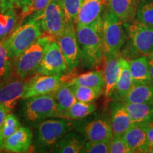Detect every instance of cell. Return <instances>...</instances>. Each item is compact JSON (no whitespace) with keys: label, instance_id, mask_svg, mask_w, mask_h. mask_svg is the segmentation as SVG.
<instances>
[{"label":"cell","instance_id":"6da1fadb","mask_svg":"<svg viewBox=\"0 0 153 153\" xmlns=\"http://www.w3.org/2000/svg\"><path fill=\"white\" fill-rule=\"evenodd\" d=\"M80 51V64L83 68L98 65L104 57L102 36V16L86 26L76 28Z\"/></svg>","mask_w":153,"mask_h":153},{"label":"cell","instance_id":"7a4b0ae2","mask_svg":"<svg viewBox=\"0 0 153 153\" xmlns=\"http://www.w3.org/2000/svg\"><path fill=\"white\" fill-rule=\"evenodd\" d=\"M34 128L31 150L36 152H51L59 140L73 129L72 120L64 118H47Z\"/></svg>","mask_w":153,"mask_h":153},{"label":"cell","instance_id":"3957f363","mask_svg":"<svg viewBox=\"0 0 153 153\" xmlns=\"http://www.w3.org/2000/svg\"><path fill=\"white\" fill-rule=\"evenodd\" d=\"M73 129L87 141H111L113 132L109 109L95 111L81 119L72 120Z\"/></svg>","mask_w":153,"mask_h":153},{"label":"cell","instance_id":"277c9868","mask_svg":"<svg viewBox=\"0 0 153 153\" xmlns=\"http://www.w3.org/2000/svg\"><path fill=\"white\" fill-rule=\"evenodd\" d=\"M127 38L121 53L128 60L143 55H151L153 52V28L137 21L127 26Z\"/></svg>","mask_w":153,"mask_h":153},{"label":"cell","instance_id":"5b68a950","mask_svg":"<svg viewBox=\"0 0 153 153\" xmlns=\"http://www.w3.org/2000/svg\"><path fill=\"white\" fill-rule=\"evenodd\" d=\"M19 111L24 123L32 126L47 118L57 117V108L54 93L22 99Z\"/></svg>","mask_w":153,"mask_h":153},{"label":"cell","instance_id":"8992f818","mask_svg":"<svg viewBox=\"0 0 153 153\" xmlns=\"http://www.w3.org/2000/svg\"><path fill=\"white\" fill-rule=\"evenodd\" d=\"M26 17L27 19L21 22L4 41L11 60L16 58L43 36L37 19L30 16Z\"/></svg>","mask_w":153,"mask_h":153},{"label":"cell","instance_id":"52a82bcc","mask_svg":"<svg viewBox=\"0 0 153 153\" xmlns=\"http://www.w3.org/2000/svg\"><path fill=\"white\" fill-rule=\"evenodd\" d=\"M52 38L48 36L40 37L33 44L15 58L13 62L15 74L26 78L35 73Z\"/></svg>","mask_w":153,"mask_h":153},{"label":"cell","instance_id":"ba28073f","mask_svg":"<svg viewBox=\"0 0 153 153\" xmlns=\"http://www.w3.org/2000/svg\"><path fill=\"white\" fill-rule=\"evenodd\" d=\"M104 55L120 54L126 41L123 23L109 9L102 16Z\"/></svg>","mask_w":153,"mask_h":153},{"label":"cell","instance_id":"9c48e42d","mask_svg":"<svg viewBox=\"0 0 153 153\" xmlns=\"http://www.w3.org/2000/svg\"><path fill=\"white\" fill-rule=\"evenodd\" d=\"M42 31L52 39L64 31L68 25L62 0H53L38 17Z\"/></svg>","mask_w":153,"mask_h":153},{"label":"cell","instance_id":"30bf717a","mask_svg":"<svg viewBox=\"0 0 153 153\" xmlns=\"http://www.w3.org/2000/svg\"><path fill=\"white\" fill-rule=\"evenodd\" d=\"M65 60L68 72L74 71L80 65V51L74 23L68 22L65 29L55 38Z\"/></svg>","mask_w":153,"mask_h":153},{"label":"cell","instance_id":"8fae6325","mask_svg":"<svg viewBox=\"0 0 153 153\" xmlns=\"http://www.w3.org/2000/svg\"><path fill=\"white\" fill-rule=\"evenodd\" d=\"M68 72V66L58 43L53 39L49 43L35 73L65 75Z\"/></svg>","mask_w":153,"mask_h":153},{"label":"cell","instance_id":"7c38bea8","mask_svg":"<svg viewBox=\"0 0 153 153\" xmlns=\"http://www.w3.org/2000/svg\"><path fill=\"white\" fill-rule=\"evenodd\" d=\"M64 75L36 74L26 82L22 99L54 93L64 83Z\"/></svg>","mask_w":153,"mask_h":153},{"label":"cell","instance_id":"4fadbf2b","mask_svg":"<svg viewBox=\"0 0 153 153\" xmlns=\"http://www.w3.org/2000/svg\"><path fill=\"white\" fill-rule=\"evenodd\" d=\"M26 82V78L16 74L0 82V106L12 111L19 99H22Z\"/></svg>","mask_w":153,"mask_h":153},{"label":"cell","instance_id":"5bb4252c","mask_svg":"<svg viewBox=\"0 0 153 153\" xmlns=\"http://www.w3.org/2000/svg\"><path fill=\"white\" fill-rule=\"evenodd\" d=\"M33 133L28 127L22 126L7 137L1 145V150L10 152H27L31 150Z\"/></svg>","mask_w":153,"mask_h":153},{"label":"cell","instance_id":"9a60e30c","mask_svg":"<svg viewBox=\"0 0 153 153\" xmlns=\"http://www.w3.org/2000/svg\"><path fill=\"white\" fill-rule=\"evenodd\" d=\"M149 125L133 124L122 135L131 153L147 152L148 148L147 131Z\"/></svg>","mask_w":153,"mask_h":153},{"label":"cell","instance_id":"2e32d148","mask_svg":"<svg viewBox=\"0 0 153 153\" xmlns=\"http://www.w3.org/2000/svg\"><path fill=\"white\" fill-rule=\"evenodd\" d=\"M113 135H123L133 125L123 102L113 100L108 103Z\"/></svg>","mask_w":153,"mask_h":153},{"label":"cell","instance_id":"e0dca14e","mask_svg":"<svg viewBox=\"0 0 153 153\" xmlns=\"http://www.w3.org/2000/svg\"><path fill=\"white\" fill-rule=\"evenodd\" d=\"M107 2L108 0H83L75 21L76 27L90 24L102 16L101 13Z\"/></svg>","mask_w":153,"mask_h":153},{"label":"cell","instance_id":"ac0fdd59","mask_svg":"<svg viewBox=\"0 0 153 153\" xmlns=\"http://www.w3.org/2000/svg\"><path fill=\"white\" fill-rule=\"evenodd\" d=\"M120 54L104 55V68L102 71L105 83L104 94L106 97L111 95L120 70Z\"/></svg>","mask_w":153,"mask_h":153},{"label":"cell","instance_id":"d6986e66","mask_svg":"<svg viewBox=\"0 0 153 153\" xmlns=\"http://www.w3.org/2000/svg\"><path fill=\"white\" fill-rule=\"evenodd\" d=\"M120 70L118 78L110 98L113 100L123 101L133 86V81L130 72L128 62L123 57H120Z\"/></svg>","mask_w":153,"mask_h":153},{"label":"cell","instance_id":"ffe728a7","mask_svg":"<svg viewBox=\"0 0 153 153\" xmlns=\"http://www.w3.org/2000/svg\"><path fill=\"white\" fill-rule=\"evenodd\" d=\"M87 140L77 131H70L59 140L51 152L54 153H77L85 145Z\"/></svg>","mask_w":153,"mask_h":153},{"label":"cell","instance_id":"44dd1931","mask_svg":"<svg viewBox=\"0 0 153 153\" xmlns=\"http://www.w3.org/2000/svg\"><path fill=\"white\" fill-rule=\"evenodd\" d=\"M123 104L133 124L153 123V103L123 102Z\"/></svg>","mask_w":153,"mask_h":153},{"label":"cell","instance_id":"7402d4cb","mask_svg":"<svg viewBox=\"0 0 153 153\" xmlns=\"http://www.w3.org/2000/svg\"><path fill=\"white\" fill-rule=\"evenodd\" d=\"M108 8L123 23H128L136 16L139 0H108Z\"/></svg>","mask_w":153,"mask_h":153},{"label":"cell","instance_id":"603a6c76","mask_svg":"<svg viewBox=\"0 0 153 153\" xmlns=\"http://www.w3.org/2000/svg\"><path fill=\"white\" fill-rule=\"evenodd\" d=\"M133 84H152L148 56H140L128 60ZM153 84V83H152Z\"/></svg>","mask_w":153,"mask_h":153},{"label":"cell","instance_id":"cb8c5ba5","mask_svg":"<svg viewBox=\"0 0 153 153\" xmlns=\"http://www.w3.org/2000/svg\"><path fill=\"white\" fill-rule=\"evenodd\" d=\"M126 103H153V84H136L122 101Z\"/></svg>","mask_w":153,"mask_h":153},{"label":"cell","instance_id":"d4e9b609","mask_svg":"<svg viewBox=\"0 0 153 153\" xmlns=\"http://www.w3.org/2000/svg\"><path fill=\"white\" fill-rule=\"evenodd\" d=\"M55 101L57 103V116L68 109L76 101V97L72 91L69 82L62 83L54 92Z\"/></svg>","mask_w":153,"mask_h":153},{"label":"cell","instance_id":"484cf974","mask_svg":"<svg viewBox=\"0 0 153 153\" xmlns=\"http://www.w3.org/2000/svg\"><path fill=\"white\" fill-rule=\"evenodd\" d=\"M97 110V106L94 103H86L76 101L68 109L59 115L58 118L74 120L81 119L91 114Z\"/></svg>","mask_w":153,"mask_h":153},{"label":"cell","instance_id":"4316f807","mask_svg":"<svg viewBox=\"0 0 153 153\" xmlns=\"http://www.w3.org/2000/svg\"><path fill=\"white\" fill-rule=\"evenodd\" d=\"M14 7L0 9V42L9 37L16 28L17 16Z\"/></svg>","mask_w":153,"mask_h":153},{"label":"cell","instance_id":"83f0119b","mask_svg":"<svg viewBox=\"0 0 153 153\" xmlns=\"http://www.w3.org/2000/svg\"><path fill=\"white\" fill-rule=\"evenodd\" d=\"M70 84L90 87L104 88L105 83L101 71H91L72 77Z\"/></svg>","mask_w":153,"mask_h":153},{"label":"cell","instance_id":"f1b7e54d","mask_svg":"<svg viewBox=\"0 0 153 153\" xmlns=\"http://www.w3.org/2000/svg\"><path fill=\"white\" fill-rule=\"evenodd\" d=\"M70 87L75 96L76 101L82 102L92 103L104 92V88L90 87L72 84H70Z\"/></svg>","mask_w":153,"mask_h":153},{"label":"cell","instance_id":"f546056e","mask_svg":"<svg viewBox=\"0 0 153 153\" xmlns=\"http://www.w3.org/2000/svg\"><path fill=\"white\" fill-rule=\"evenodd\" d=\"M4 41L0 42V82L9 79L14 72Z\"/></svg>","mask_w":153,"mask_h":153},{"label":"cell","instance_id":"4dcf8cb0","mask_svg":"<svg viewBox=\"0 0 153 153\" xmlns=\"http://www.w3.org/2000/svg\"><path fill=\"white\" fill-rule=\"evenodd\" d=\"M20 126L21 123L19 118L12 113H9L0 127V150L4 141L12 135Z\"/></svg>","mask_w":153,"mask_h":153},{"label":"cell","instance_id":"1f68e13d","mask_svg":"<svg viewBox=\"0 0 153 153\" xmlns=\"http://www.w3.org/2000/svg\"><path fill=\"white\" fill-rule=\"evenodd\" d=\"M136 16L137 22L153 28V1L139 3Z\"/></svg>","mask_w":153,"mask_h":153},{"label":"cell","instance_id":"d6a6232c","mask_svg":"<svg viewBox=\"0 0 153 153\" xmlns=\"http://www.w3.org/2000/svg\"><path fill=\"white\" fill-rule=\"evenodd\" d=\"M82 2L83 0H62L63 8L68 22H75Z\"/></svg>","mask_w":153,"mask_h":153},{"label":"cell","instance_id":"836d02e7","mask_svg":"<svg viewBox=\"0 0 153 153\" xmlns=\"http://www.w3.org/2000/svg\"><path fill=\"white\" fill-rule=\"evenodd\" d=\"M111 141H87L82 153H108Z\"/></svg>","mask_w":153,"mask_h":153},{"label":"cell","instance_id":"e575fe53","mask_svg":"<svg viewBox=\"0 0 153 153\" xmlns=\"http://www.w3.org/2000/svg\"><path fill=\"white\" fill-rule=\"evenodd\" d=\"M32 1L33 0H0V9H4L10 7L20 9L25 16Z\"/></svg>","mask_w":153,"mask_h":153},{"label":"cell","instance_id":"d590c367","mask_svg":"<svg viewBox=\"0 0 153 153\" xmlns=\"http://www.w3.org/2000/svg\"><path fill=\"white\" fill-rule=\"evenodd\" d=\"M53 0H33L25 16H30L33 19H37L45 7Z\"/></svg>","mask_w":153,"mask_h":153},{"label":"cell","instance_id":"8d00e7d4","mask_svg":"<svg viewBox=\"0 0 153 153\" xmlns=\"http://www.w3.org/2000/svg\"><path fill=\"white\" fill-rule=\"evenodd\" d=\"M110 153H131L128 147L123 139L122 135H113L110 142Z\"/></svg>","mask_w":153,"mask_h":153},{"label":"cell","instance_id":"74e56055","mask_svg":"<svg viewBox=\"0 0 153 153\" xmlns=\"http://www.w3.org/2000/svg\"><path fill=\"white\" fill-rule=\"evenodd\" d=\"M147 140H148V147L153 146V123L150 124L148 128V131H147Z\"/></svg>","mask_w":153,"mask_h":153},{"label":"cell","instance_id":"f35d334b","mask_svg":"<svg viewBox=\"0 0 153 153\" xmlns=\"http://www.w3.org/2000/svg\"><path fill=\"white\" fill-rule=\"evenodd\" d=\"M9 113H10V111H9L8 109H7L5 107L0 106V127L2 125L6 116H7V114H8Z\"/></svg>","mask_w":153,"mask_h":153},{"label":"cell","instance_id":"ab89813d","mask_svg":"<svg viewBox=\"0 0 153 153\" xmlns=\"http://www.w3.org/2000/svg\"><path fill=\"white\" fill-rule=\"evenodd\" d=\"M148 62H149V67H150V72L151 79H152V82L153 83V56L152 55H148Z\"/></svg>","mask_w":153,"mask_h":153},{"label":"cell","instance_id":"60d3db41","mask_svg":"<svg viewBox=\"0 0 153 153\" xmlns=\"http://www.w3.org/2000/svg\"><path fill=\"white\" fill-rule=\"evenodd\" d=\"M147 152H148V153H153V146L148 147V150H147Z\"/></svg>","mask_w":153,"mask_h":153},{"label":"cell","instance_id":"b9f144b4","mask_svg":"<svg viewBox=\"0 0 153 153\" xmlns=\"http://www.w3.org/2000/svg\"><path fill=\"white\" fill-rule=\"evenodd\" d=\"M151 55H152V56H153V52H152V54H151Z\"/></svg>","mask_w":153,"mask_h":153}]
</instances>
